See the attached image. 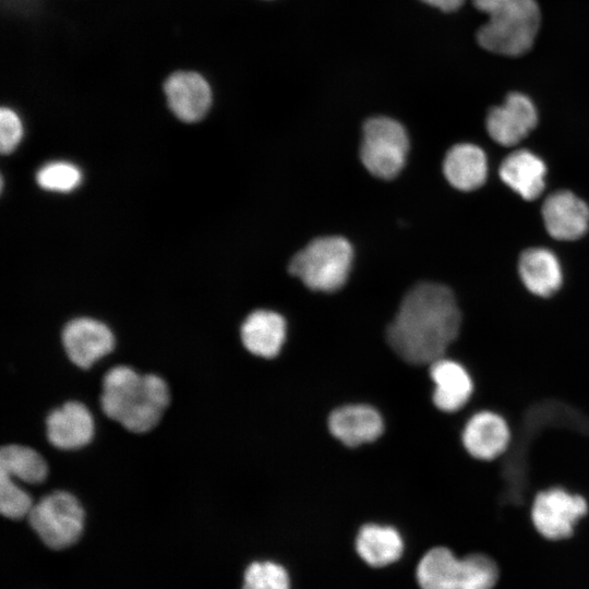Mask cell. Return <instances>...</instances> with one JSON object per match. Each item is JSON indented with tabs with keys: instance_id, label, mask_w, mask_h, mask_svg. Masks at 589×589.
Segmentation results:
<instances>
[{
	"instance_id": "cell-1",
	"label": "cell",
	"mask_w": 589,
	"mask_h": 589,
	"mask_svg": "<svg viewBox=\"0 0 589 589\" xmlns=\"http://www.w3.org/2000/svg\"><path fill=\"white\" fill-rule=\"evenodd\" d=\"M460 324V311L450 289L421 283L404 297L387 327L386 339L406 362L431 364L444 357L457 338Z\"/></svg>"
},
{
	"instance_id": "cell-2",
	"label": "cell",
	"mask_w": 589,
	"mask_h": 589,
	"mask_svg": "<svg viewBox=\"0 0 589 589\" xmlns=\"http://www.w3.org/2000/svg\"><path fill=\"white\" fill-rule=\"evenodd\" d=\"M170 401L164 378L141 375L132 368L117 365L103 380L100 406L104 413L133 433H145L157 425Z\"/></svg>"
},
{
	"instance_id": "cell-3",
	"label": "cell",
	"mask_w": 589,
	"mask_h": 589,
	"mask_svg": "<svg viewBox=\"0 0 589 589\" xmlns=\"http://www.w3.org/2000/svg\"><path fill=\"white\" fill-rule=\"evenodd\" d=\"M488 15L477 33L479 45L493 53L517 57L527 52L537 37L541 14L536 0H472Z\"/></svg>"
},
{
	"instance_id": "cell-4",
	"label": "cell",
	"mask_w": 589,
	"mask_h": 589,
	"mask_svg": "<svg viewBox=\"0 0 589 589\" xmlns=\"http://www.w3.org/2000/svg\"><path fill=\"white\" fill-rule=\"evenodd\" d=\"M497 579V565L488 555L458 558L443 546L428 551L417 567L421 589H492Z\"/></svg>"
},
{
	"instance_id": "cell-5",
	"label": "cell",
	"mask_w": 589,
	"mask_h": 589,
	"mask_svg": "<svg viewBox=\"0 0 589 589\" xmlns=\"http://www.w3.org/2000/svg\"><path fill=\"white\" fill-rule=\"evenodd\" d=\"M352 257L353 250L347 239L321 237L294 254L289 272L312 290L332 292L346 283Z\"/></svg>"
},
{
	"instance_id": "cell-6",
	"label": "cell",
	"mask_w": 589,
	"mask_h": 589,
	"mask_svg": "<svg viewBox=\"0 0 589 589\" xmlns=\"http://www.w3.org/2000/svg\"><path fill=\"white\" fill-rule=\"evenodd\" d=\"M408 151V134L398 121L378 116L364 122L360 158L371 175L393 179L402 169Z\"/></svg>"
},
{
	"instance_id": "cell-7",
	"label": "cell",
	"mask_w": 589,
	"mask_h": 589,
	"mask_svg": "<svg viewBox=\"0 0 589 589\" xmlns=\"http://www.w3.org/2000/svg\"><path fill=\"white\" fill-rule=\"evenodd\" d=\"M28 520L41 541L51 549L72 545L82 533L84 510L67 491H55L34 504Z\"/></svg>"
},
{
	"instance_id": "cell-8",
	"label": "cell",
	"mask_w": 589,
	"mask_h": 589,
	"mask_svg": "<svg viewBox=\"0 0 589 589\" xmlns=\"http://www.w3.org/2000/svg\"><path fill=\"white\" fill-rule=\"evenodd\" d=\"M587 510V501L581 495L556 486L536 495L531 519L541 536L549 540H562L573 534L576 522Z\"/></svg>"
},
{
	"instance_id": "cell-9",
	"label": "cell",
	"mask_w": 589,
	"mask_h": 589,
	"mask_svg": "<svg viewBox=\"0 0 589 589\" xmlns=\"http://www.w3.org/2000/svg\"><path fill=\"white\" fill-rule=\"evenodd\" d=\"M62 344L69 359L82 369H88L115 347L110 328L91 317L70 321L62 330Z\"/></svg>"
},
{
	"instance_id": "cell-10",
	"label": "cell",
	"mask_w": 589,
	"mask_h": 589,
	"mask_svg": "<svg viewBox=\"0 0 589 589\" xmlns=\"http://www.w3.org/2000/svg\"><path fill=\"white\" fill-rule=\"evenodd\" d=\"M537 121L538 112L532 100L515 92L489 111L485 124L489 135L496 143L512 146L524 140Z\"/></svg>"
},
{
	"instance_id": "cell-11",
	"label": "cell",
	"mask_w": 589,
	"mask_h": 589,
	"mask_svg": "<svg viewBox=\"0 0 589 589\" xmlns=\"http://www.w3.org/2000/svg\"><path fill=\"white\" fill-rule=\"evenodd\" d=\"M167 104L172 113L184 122H196L212 105V88L195 71H176L164 83Z\"/></svg>"
},
{
	"instance_id": "cell-12",
	"label": "cell",
	"mask_w": 589,
	"mask_h": 589,
	"mask_svg": "<svg viewBox=\"0 0 589 589\" xmlns=\"http://www.w3.org/2000/svg\"><path fill=\"white\" fill-rule=\"evenodd\" d=\"M546 231L556 240H576L589 227V207L570 191H556L542 205Z\"/></svg>"
},
{
	"instance_id": "cell-13",
	"label": "cell",
	"mask_w": 589,
	"mask_h": 589,
	"mask_svg": "<svg viewBox=\"0 0 589 589\" xmlns=\"http://www.w3.org/2000/svg\"><path fill=\"white\" fill-rule=\"evenodd\" d=\"M94 419L80 401H67L52 410L46 419L47 438L59 449H77L87 445L94 436Z\"/></svg>"
},
{
	"instance_id": "cell-14",
	"label": "cell",
	"mask_w": 589,
	"mask_h": 589,
	"mask_svg": "<svg viewBox=\"0 0 589 589\" xmlns=\"http://www.w3.org/2000/svg\"><path fill=\"white\" fill-rule=\"evenodd\" d=\"M510 431L503 417L493 411H479L466 423L462 444L474 458L492 460L507 449Z\"/></svg>"
},
{
	"instance_id": "cell-15",
	"label": "cell",
	"mask_w": 589,
	"mask_h": 589,
	"mask_svg": "<svg viewBox=\"0 0 589 589\" xmlns=\"http://www.w3.org/2000/svg\"><path fill=\"white\" fill-rule=\"evenodd\" d=\"M434 383L433 402L442 411L454 412L462 408L473 390L467 370L456 361L444 357L430 364Z\"/></svg>"
},
{
	"instance_id": "cell-16",
	"label": "cell",
	"mask_w": 589,
	"mask_h": 589,
	"mask_svg": "<svg viewBox=\"0 0 589 589\" xmlns=\"http://www.w3.org/2000/svg\"><path fill=\"white\" fill-rule=\"evenodd\" d=\"M330 433L347 446H358L376 440L383 432L380 413L365 405L336 409L328 419Z\"/></svg>"
},
{
	"instance_id": "cell-17",
	"label": "cell",
	"mask_w": 589,
	"mask_h": 589,
	"mask_svg": "<svg viewBox=\"0 0 589 589\" xmlns=\"http://www.w3.org/2000/svg\"><path fill=\"white\" fill-rule=\"evenodd\" d=\"M243 346L253 354L273 358L278 354L286 337L284 317L269 310H256L241 326Z\"/></svg>"
},
{
	"instance_id": "cell-18",
	"label": "cell",
	"mask_w": 589,
	"mask_h": 589,
	"mask_svg": "<svg viewBox=\"0 0 589 589\" xmlns=\"http://www.w3.org/2000/svg\"><path fill=\"white\" fill-rule=\"evenodd\" d=\"M545 175V164L527 149L510 153L500 168L503 182L527 201H532L542 193Z\"/></svg>"
},
{
	"instance_id": "cell-19",
	"label": "cell",
	"mask_w": 589,
	"mask_h": 589,
	"mask_svg": "<svg viewBox=\"0 0 589 589\" xmlns=\"http://www.w3.org/2000/svg\"><path fill=\"white\" fill-rule=\"evenodd\" d=\"M447 181L460 191L480 188L488 176V163L484 152L477 145L461 143L453 146L443 164Z\"/></svg>"
},
{
	"instance_id": "cell-20",
	"label": "cell",
	"mask_w": 589,
	"mask_h": 589,
	"mask_svg": "<svg viewBox=\"0 0 589 589\" xmlns=\"http://www.w3.org/2000/svg\"><path fill=\"white\" fill-rule=\"evenodd\" d=\"M518 272L526 288L539 297H550L562 284V269L557 257L543 248H531L519 257Z\"/></svg>"
},
{
	"instance_id": "cell-21",
	"label": "cell",
	"mask_w": 589,
	"mask_h": 589,
	"mask_svg": "<svg viewBox=\"0 0 589 589\" xmlns=\"http://www.w3.org/2000/svg\"><path fill=\"white\" fill-rule=\"evenodd\" d=\"M402 539L393 527L364 525L357 537L356 549L371 566L381 567L397 561L402 553Z\"/></svg>"
},
{
	"instance_id": "cell-22",
	"label": "cell",
	"mask_w": 589,
	"mask_h": 589,
	"mask_svg": "<svg viewBox=\"0 0 589 589\" xmlns=\"http://www.w3.org/2000/svg\"><path fill=\"white\" fill-rule=\"evenodd\" d=\"M0 470L13 479L38 484L45 481L48 467L41 455L35 449L19 445H5L0 450Z\"/></svg>"
},
{
	"instance_id": "cell-23",
	"label": "cell",
	"mask_w": 589,
	"mask_h": 589,
	"mask_svg": "<svg viewBox=\"0 0 589 589\" xmlns=\"http://www.w3.org/2000/svg\"><path fill=\"white\" fill-rule=\"evenodd\" d=\"M36 180L39 187L48 191L70 192L74 190L82 180L81 170L65 161H53L43 166Z\"/></svg>"
},
{
	"instance_id": "cell-24",
	"label": "cell",
	"mask_w": 589,
	"mask_h": 589,
	"mask_svg": "<svg viewBox=\"0 0 589 589\" xmlns=\"http://www.w3.org/2000/svg\"><path fill=\"white\" fill-rule=\"evenodd\" d=\"M243 589H290L286 569L273 562H254L244 573Z\"/></svg>"
},
{
	"instance_id": "cell-25",
	"label": "cell",
	"mask_w": 589,
	"mask_h": 589,
	"mask_svg": "<svg viewBox=\"0 0 589 589\" xmlns=\"http://www.w3.org/2000/svg\"><path fill=\"white\" fill-rule=\"evenodd\" d=\"M33 500L22 490L4 471L0 470V510L11 519H21L28 516L33 508Z\"/></svg>"
},
{
	"instance_id": "cell-26",
	"label": "cell",
	"mask_w": 589,
	"mask_h": 589,
	"mask_svg": "<svg viewBox=\"0 0 589 589\" xmlns=\"http://www.w3.org/2000/svg\"><path fill=\"white\" fill-rule=\"evenodd\" d=\"M23 136V125L19 115L9 107L0 110V149L9 154L15 149Z\"/></svg>"
},
{
	"instance_id": "cell-27",
	"label": "cell",
	"mask_w": 589,
	"mask_h": 589,
	"mask_svg": "<svg viewBox=\"0 0 589 589\" xmlns=\"http://www.w3.org/2000/svg\"><path fill=\"white\" fill-rule=\"evenodd\" d=\"M444 12H453L461 7L465 0H421Z\"/></svg>"
}]
</instances>
